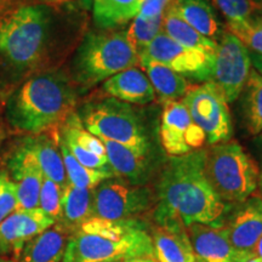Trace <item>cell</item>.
I'll return each mask as SVG.
<instances>
[{"label": "cell", "instance_id": "cell-36", "mask_svg": "<svg viewBox=\"0 0 262 262\" xmlns=\"http://www.w3.org/2000/svg\"><path fill=\"white\" fill-rule=\"evenodd\" d=\"M71 0H0V12L9 11V10L22 8V6H33V5H48V6H58Z\"/></svg>", "mask_w": 262, "mask_h": 262}, {"label": "cell", "instance_id": "cell-46", "mask_svg": "<svg viewBox=\"0 0 262 262\" xmlns=\"http://www.w3.org/2000/svg\"><path fill=\"white\" fill-rule=\"evenodd\" d=\"M110 262H122V261H110Z\"/></svg>", "mask_w": 262, "mask_h": 262}, {"label": "cell", "instance_id": "cell-18", "mask_svg": "<svg viewBox=\"0 0 262 262\" xmlns=\"http://www.w3.org/2000/svg\"><path fill=\"white\" fill-rule=\"evenodd\" d=\"M102 90L110 97L126 103L147 104L156 100V93L145 72L129 68L103 81Z\"/></svg>", "mask_w": 262, "mask_h": 262}, {"label": "cell", "instance_id": "cell-10", "mask_svg": "<svg viewBox=\"0 0 262 262\" xmlns=\"http://www.w3.org/2000/svg\"><path fill=\"white\" fill-rule=\"evenodd\" d=\"M251 72L249 50L232 33H224L214 55L211 81L219 86L227 102H232L244 90Z\"/></svg>", "mask_w": 262, "mask_h": 262}, {"label": "cell", "instance_id": "cell-41", "mask_svg": "<svg viewBox=\"0 0 262 262\" xmlns=\"http://www.w3.org/2000/svg\"><path fill=\"white\" fill-rule=\"evenodd\" d=\"M258 188H260V193H261V198H262V172L258 176V183H257Z\"/></svg>", "mask_w": 262, "mask_h": 262}, {"label": "cell", "instance_id": "cell-23", "mask_svg": "<svg viewBox=\"0 0 262 262\" xmlns=\"http://www.w3.org/2000/svg\"><path fill=\"white\" fill-rule=\"evenodd\" d=\"M141 68L145 71L156 95L163 103H169L178 101L187 93L189 86L187 80L181 74L176 73L159 62L148 60V58H139Z\"/></svg>", "mask_w": 262, "mask_h": 262}, {"label": "cell", "instance_id": "cell-5", "mask_svg": "<svg viewBox=\"0 0 262 262\" xmlns=\"http://www.w3.org/2000/svg\"><path fill=\"white\" fill-rule=\"evenodd\" d=\"M139 61L126 31L90 32L75 51L70 77L75 88L88 90L119 72L135 67Z\"/></svg>", "mask_w": 262, "mask_h": 262}, {"label": "cell", "instance_id": "cell-20", "mask_svg": "<svg viewBox=\"0 0 262 262\" xmlns=\"http://www.w3.org/2000/svg\"><path fill=\"white\" fill-rule=\"evenodd\" d=\"M71 233L60 222L32 238L19 251L15 262H63Z\"/></svg>", "mask_w": 262, "mask_h": 262}, {"label": "cell", "instance_id": "cell-29", "mask_svg": "<svg viewBox=\"0 0 262 262\" xmlns=\"http://www.w3.org/2000/svg\"><path fill=\"white\" fill-rule=\"evenodd\" d=\"M244 117L250 135L262 133V75L251 70L244 86Z\"/></svg>", "mask_w": 262, "mask_h": 262}, {"label": "cell", "instance_id": "cell-30", "mask_svg": "<svg viewBox=\"0 0 262 262\" xmlns=\"http://www.w3.org/2000/svg\"><path fill=\"white\" fill-rule=\"evenodd\" d=\"M163 31V17L143 18L136 16L126 31V38L139 55Z\"/></svg>", "mask_w": 262, "mask_h": 262}, {"label": "cell", "instance_id": "cell-35", "mask_svg": "<svg viewBox=\"0 0 262 262\" xmlns=\"http://www.w3.org/2000/svg\"><path fill=\"white\" fill-rule=\"evenodd\" d=\"M178 0H143L139 15L143 18L163 17Z\"/></svg>", "mask_w": 262, "mask_h": 262}, {"label": "cell", "instance_id": "cell-4", "mask_svg": "<svg viewBox=\"0 0 262 262\" xmlns=\"http://www.w3.org/2000/svg\"><path fill=\"white\" fill-rule=\"evenodd\" d=\"M153 257L148 227L139 219L110 221L91 217L70 235L63 262H110Z\"/></svg>", "mask_w": 262, "mask_h": 262}, {"label": "cell", "instance_id": "cell-11", "mask_svg": "<svg viewBox=\"0 0 262 262\" xmlns=\"http://www.w3.org/2000/svg\"><path fill=\"white\" fill-rule=\"evenodd\" d=\"M139 58L159 62L182 77L208 81L211 79L214 56L173 41L163 31L140 54Z\"/></svg>", "mask_w": 262, "mask_h": 262}, {"label": "cell", "instance_id": "cell-7", "mask_svg": "<svg viewBox=\"0 0 262 262\" xmlns=\"http://www.w3.org/2000/svg\"><path fill=\"white\" fill-rule=\"evenodd\" d=\"M85 129L101 141L149 150L145 126L129 103L113 97L86 102L78 112Z\"/></svg>", "mask_w": 262, "mask_h": 262}, {"label": "cell", "instance_id": "cell-22", "mask_svg": "<svg viewBox=\"0 0 262 262\" xmlns=\"http://www.w3.org/2000/svg\"><path fill=\"white\" fill-rule=\"evenodd\" d=\"M150 237L158 262H195L194 250L183 226H157Z\"/></svg>", "mask_w": 262, "mask_h": 262}, {"label": "cell", "instance_id": "cell-8", "mask_svg": "<svg viewBox=\"0 0 262 262\" xmlns=\"http://www.w3.org/2000/svg\"><path fill=\"white\" fill-rule=\"evenodd\" d=\"M181 102L210 145L229 141L233 133L231 112L227 100L217 85L208 80L199 86H193L182 97Z\"/></svg>", "mask_w": 262, "mask_h": 262}, {"label": "cell", "instance_id": "cell-45", "mask_svg": "<svg viewBox=\"0 0 262 262\" xmlns=\"http://www.w3.org/2000/svg\"><path fill=\"white\" fill-rule=\"evenodd\" d=\"M195 262H204V261H203V260H201V258H198V257H196V260H195Z\"/></svg>", "mask_w": 262, "mask_h": 262}, {"label": "cell", "instance_id": "cell-13", "mask_svg": "<svg viewBox=\"0 0 262 262\" xmlns=\"http://www.w3.org/2000/svg\"><path fill=\"white\" fill-rule=\"evenodd\" d=\"M226 215L221 226L229 244L238 251L254 253V248L262 237V198L253 194Z\"/></svg>", "mask_w": 262, "mask_h": 262}, {"label": "cell", "instance_id": "cell-9", "mask_svg": "<svg viewBox=\"0 0 262 262\" xmlns=\"http://www.w3.org/2000/svg\"><path fill=\"white\" fill-rule=\"evenodd\" d=\"M153 201L149 188L114 176L94 188V216L110 221L137 219L148 210Z\"/></svg>", "mask_w": 262, "mask_h": 262}, {"label": "cell", "instance_id": "cell-21", "mask_svg": "<svg viewBox=\"0 0 262 262\" xmlns=\"http://www.w3.org/2000/svg\"><path fill=\"white\" fill-rule=\"evenodd\" d=\"M22 142L34 155L45 178L63 188L68 180L60 150V131L25 136Z\"/></svg>", "mask_w": 262, "mask_h": 262}, {"label": "cell", "instance_id": "cell-28", "mask_svg": "<svg viewBox=\"0 0 262 262\" xmlns=\"http://www.w3.org/2000/svg\"><path fill=\"white\" fill-rule=\"evenodd\" d=\"M60 150L62 155V159H63V165L68 182H70L71 185L75 186V187L94 189L96 186L100 185L101 182L104 181V180L116 176L111 168L102 170H94L81 165V164L74 158V156L70 152L67 146L62 142L61 139Z\"/></svg>", "mask_w": 262, "mask_h": 262}, {"label": "cell", "instance_id": "cell-19", "mask_svg": "<svg viewBox=\"0 0 262 262\" xmlns=\"http://www.w3.org/2000/svg\"><path fill=\"white\" fill-rule=\"evenodd\" d=\"M186 229L196 257L204 262H234L238 250L229 244L221 227L194 224Z\"/></svg>", "mask_w": 262, "mask_h": 262}, {"label": "cell", "instance_id": "cell-37", "mask_svg": "<svg viewBox=\"0 0 262 262\" xmlns=\"http://www.w3.org/2000/svg\"><path fill=\"white\" fill-rule=\"evenodd\" d=\"M234 262H261L260 258L255 256L254 253H245V251H238L237 257Z\"/></svg>", "mask_w": 262, "mask_h": 262}, {"label": "cell", "instance_id": "cell-34", "mask_svg": "<svg viewBox=\"0 0 262 262\" xmlns=\"http://www.w3.org/2000/svg\"><path fill=\"white\" fill-rule=\"evenodd\" d=\"M17 210L16 185L8 170L0 169V222Z\"/></svg>", "mask_w": 262, "mask_h": 262}, {"label": "cell", "instance_id": "cell-27", "mask_svg": "<svg viewBox=\"0 0 262 262\" xmlns=\"http://www.w3.org/2000/svg\"><path fill=\"white\" fill-rule=\"evenodd\" d=\"M163 32L182 47L202 51L212 56L215 55L217 42L196 32L194 28L186 24L171 8L163 16Z\"/></svg>", "mask_w": 262, "mask_h": 262}, {"label": "cell", "instance_id": "cell-14", "mask_svg": "<svg viewBox=\"0 0 262 262\" xmlns=\"http://www.w3.org/2000/svg\"><path fill=\"white\" fill-rule=\"evenodd\" d=\"M55 224L39 208L12 212L0 222V256L15 258L27 242Z\"/></svg>", "mask_w": 262, "mask_h": 262}, {"label": "cell", "instance_id": "cell-15", "mask_svg": "<svg viewBox=\"0 0 262 262\" xmlns=\"http://www.w3.org/2000/svg\"><path fill=\"white\" fill-rule=\"evenodd\" d=\"M8 172L16 185L17 210L39 208V194L42 185V173L35 157L19 140L17 147L8 158Z\"/></svg>", "mask_w": 262, "mask_h": 262}, {"label": "cell", "instance_id": "cell-25", "mask_svg": "<svg viewBox=\"0 0 262 262\" xmlns=\"http://www.w3.org/2000/svg\"><path fill=\"white\" fill-rule=\"evenodd\" d=\"M143 0H93L95 26L112 31L133 21L139 15Z\"/></svg>", "mask_w": 262, "mask_h": 262}, {"label": "cell", "instance_id": "cell-39", "mask_svg": "<svg viewBox=\"0 0 262 262\" xmlns=\"http://www.w3.org/2000/svg\"><path fill=\"white\" fill-rule=\"evenodd\" d=\"M122 262H158L153 257H134V258H126Z\"/></svg>", "mask_w": 262, "mask_h": 262}, {"label": "cell", "instance_id": "cell-16", "mask_svg": "<svg viewBox=\"0 0 262 262\" xmlns=\"http://www.w3.org/2000/svg\"><path fill=\"white\" fill-rule=\"evenodd\" d=\"M60 139L81 165L94 170L110 168L103 142L85 129L77 112L62 124Z\"/></svg>", "mask_w": 262, "mask_h": 262}, {"label": "cell", "instance_id": "cell-33", "mask_svg": "<svg viewBox=\"0 0 262 262\" xmlns=\"http://www.w3.org/2000/svg\"><path fill=\"white\" fill-rule=\"evenodd\" d=\"M216 8L228 19L227 24L244 22L253 18L258 8L255 0H212Z\"/></svg>", "mask_w": 262, "mask_h": 262}, {"label": "cell", "instance_id": "cell-32", "mask_svg": "<svg viewBox=\"0 0 262 262\" xmlns=\"http://www.w3.org/2000/svg\"><path fill=\"white\" fill-rule=\"evenodd\" d=\"M62 187L52 180L42 179V185L39 194V209L51 217L55 222L61 220L62 215Z\"/></svg>", "mask_w": 262, "mask_h": 262}, {"label": "cell", "instance_id": "cell-2", "mask_svg": "<svg viewBox=\"0 0 262 262\" xmlns=\"http://www.w3.org/2000/svg\"><path fill=\"white\" fill-rule=\"evenodd\" d=\"M205 149L171 157L158 183L157 226L194 224L221 227L232 205L225 203L208 181L204 170Z\"/></svg>", "mask_w": 262, "mask_h": 262}, {"label": "cell", "instance_id": "cell-3", "mask_svg": "<svg viewBox=\"0 0 262 262\" xmlns=\"http://www.w3.org/2000/svg\"><path fill=\"white\" fill-rule=\"evenodd\" d=\"M77 106V88L63 71L29 75L10 89L3 106L5 123L16 133H57Z\"/></svg>", "mask_w": 262, "mask_h": 262}, {"label": "cell", "instance_id": "cell-43", "mask_svg": "<svg viewBox=\"0 0 262 262\" xmlns=\"http://www.w3.org/2000/svg\"><path fill=\"white\" fill-rule=\"evenodd\" d=\"M90 2H91V0H83V3H84V4H85V5L90 4Z\"/></svg>", "mask_w": 262, "mask_h": 262}, {"label": "cell", "instance_id": "cell-42", "mask_svg": "<svg viewBox=\"0 0 262 262\" xmlns=\"http://www.w3.org/2000/svg\"><path fill=\"white\" fill-rule=\"evenodd\" d=\"M0 262H15V260L14 258H10V257L0 256Z\"/></svg>", "mask_w": 262, "mask_h": 262}, {"label": "cell", "instance_id": "cell-17", "mask_svg": "<svg viewBox=\"0 0 262 262\" xmlns=\"http://www.w3.org/2000/svg\"><path fill=\"white\" fill-rule=\"evenodd\" d=\"M108 165L114 175L127 180L133 185H141L148 178L149 150H140L122 143L103 140Z\"/></svg>", "mask_w": 262, "mask_h": 262}, {"label": "cell", "instance_id": "cell-44", "mask_svg": "<svg viewBox=\"0 0 262 262\" xmlns=\"http://www.w3.org/2000/svg\"><path fill=\"white\" fill-rule=\"evenodd\" d=\"M258 141H260V143L262 145V133L260 134V137H258Z\"/></svg>", "mask_w": 262, "mask_h": 262}, {"label": "cell", "instance_id": "cell-1", "mask_svg": "<svg viewBox=\"0 0 262 262\" xmlns=\"http://www.w3.org/2000/svg\"><path fill=\"white\" fill-rule=\"evenodd\" d=\"M56 6H22L0 12V79L16 85L29 75L57 70L67 47ZM11 86V88H12Z\"/></svg>", "mask_w": 262, "mask_h": 262}, {"label": "cell", "instance_id": "cell-31", "mask_svg": "<svg viewBox=\"0 0 262 262\" xmlns=\"http://www.w3.org/2000/svg\"><path fill=\"white\" fill-rule=\"evenodd\" d=\"M227 29L243 42L251 54L262 55V18L227 24Z\"/></svg>", "mask_w": 262, "mask_h": 262}, {"label": "cell", "instance_id": "cell-6", "mask_svg": "<svg viewBox=\"0 0 262 262\" xmlns=\"http://www.w3.org/2000/svg\"><path fill=\"white\" fill-rule=\"evenodd\" d=\"M204 170L214 191L229 205L244 202L257 188V164L235 141L217 143L205 150Z\"/></svg>", "mask_w": 262, "mask_h": 262}, {"label": "cell", "instance_id": "cell-40", "mask_svg": "<svg viewBox=\"0 0 262 262\" xmlns=\"http://www.w3.org/2000/svg\"><path fill=\"white\" fill-rule=\"evenodd\" d=\"M254 254H255V256H256L257 258H260V261L262 262V237L258 239L256 245H255Z\"/></svg>", "mask_w": 262, "mask_h": 262}, {"label": "cell", "instance_id": "cell-38", "mask_svg": "<svg viewBox=\"0 0 262 262\" xmlns=\"http://www.w3.org/2000/svg\"><path fill=\"white\" fill-rule=\"evenodd\" d=\"M250 54V60H251V64H254L255 70L258 74L262 75V55H257V54Z\"/></svg>", "mask_w": 262, "mask_h": 262}, {"label": "cell", "instance_id": "cell-24", "mask_svg": "<svg viewBox=\"0 0 262 262\" xmlns=\"http://www.w3.org/2000/svg\"><path fill=\"white\" fill-rule=\"evenodd\" d=\"M62 224L72 234L94 217V189L78 188L70 182L62 188Z\"/></svg>", "mask_w": 262, "mask_h": 262}, {"label": "cell", "instance_id": "cell-26", "mask_svg": "<svg viewBox=\"0 0 262 262\" xmlns=\"http://www.w3.org/2000/svg\"><path fill=\"white\" fill-rule=\"evenodd\" d=\"M171 9L186 24L206 38L214 40L220 33L219 19L206 0H178Z\"/></svg>", "mask_w": 262, "mask_h": 262}, {"label": "cell", "instance_id": "cell-12", "mask_svg": "<svg viewBox=\"0 0 262 262\" xmlns=\"http://www.w3.org/2000/svg\"><path fill=\"white\" fill-rule=\"evenodd\" d=\"M159 135L163 148L171 157H181L199 150L206 141L205 134L193 122L181 101L165 104Z\"/></svg>", "mask_w": 262, "mask_h": 262}]
</instances>
